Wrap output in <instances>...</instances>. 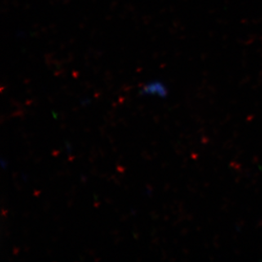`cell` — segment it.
<instances>
[{"instance_id": "cell-1", "label": "cell", "mask_w": 262, "mask_h": 262, "mask_svg": "<svg viewBox=\"0 0 262 262\" xmlns=\"http://www.w3.org/2000/svg\"><path fill=\"white\" fill-rule=\"evenodd\" d=\"M139 94L142 96L157 97L161 99H166L168 96V89L161 80H151L142 86L139 90Z\"/></svg>"}]
</instances>
